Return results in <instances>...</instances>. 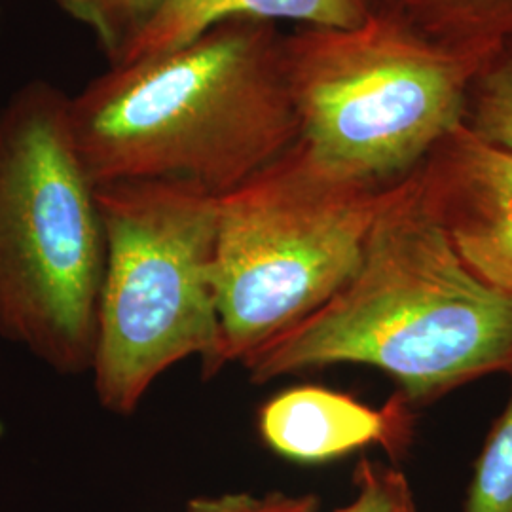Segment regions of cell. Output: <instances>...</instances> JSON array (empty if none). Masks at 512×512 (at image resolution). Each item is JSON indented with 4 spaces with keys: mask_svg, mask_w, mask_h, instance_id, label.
<instances>
[{
    "mask_svg": "<svg viewBox=\"0 0 512 512\" xmlns=\"http://www.w3.org/2000/svg\"><path fill=\"white\" fill-rule=\"evenodd\" d=\"M385 188L336 177L296 143L220 196L211 380L317 310L357 270Z\"/></svg>",
    "mask_w": 512,
    "mask_h": 512,
    "instance_id": "cell-6",
    "label": "cell"
},
{
    "mask_svg": "<svg viewBox=\"0 0 512 512\" xmlns=\"http://www.w3.org/2000/svg\"><path fill=\"white\" fill-rule=\"evenodd\" d=\"M338 365L382 370L410 404L511 372L512 296L461 262L416 171L385 190L348 281L241 361L256 385Z\"/></svg>",
    "mask_w": 512,
    "mask_h": 512,
    "instance_id": "cell-1",
    "label": "cell"
},
{
    "mask_svg": "<svg viewBox=\"0 0 512 512\" xmlns=\"http://www.w3.org/2000/svg\"><path fill=\"white\" fill-rule=\"evenodd\" d=\"M503 48H507V50H509V52H511V54H512V40H511V42H507V44H505V46H503Z\"/></svg>",
    "mask_w": 512,
    "mask_h": 512,
    "instance_id": "cell-16",
    "label": "cell"
},
{
    "mask_svg": "<svg viewBox=\"0 0 512 512\" xmlns=\"http://www.w3.org/2000/svg\"><path fill=\"white\" fill-rule=\"evenodd\" d=\"M410 403L395 395L372 408L348 393L298 385L277 393L258 412V433L283 458L323 463L378 444L399 458L412 439Z\"/></svg>",
    "mask_w": 512,
    "mask_h": 512,
    "instance_id": "cell-8",
    "label": "cell"
},
{
    "mask_svg": "<svg viewBox=\"0 0 512 512\" xmlns=\"http://www.w3.org/2000/svg\"><path fill=\"white\" fill-rule=\"evenodd\" d=\"M421 200L461 262L512 296V152L459 124L416 169Z\"/></svg>",
    "mask_w": 512,
    "mask_h": 512,
    "instance_id": "cell-7",
    "label": "cell"
},
{
    "mask_svg": "<svg viewBox=\"0 0 512 512\" xmlns=\"http://www.w3.org/2000/svg\"><path fill=\"white\" fill-rule=\"evenodd\" d=\"M463 126L512 152V54L507 48L495 52L475 74L467 92Z\"/></svg>",
    "mask_w": 512,
    "mask_h": 512,
    "instance_id": "cell-11",
    "label": "cell"
},
{
    "mask_svg": "<svg viewBox=\"0 0 512 512\" xmlns=\"http://www.w3.org/2000/svg\"><path fill=\"white\" fill-rule=\"evenodd\" d=\"M315 495H202L186 503L183 512H317Z\"/></svg>",
    "mask_w": 512,
    "mask_h": 512,
    "instance_id": "cell-15",
    "label": "cell"
},
{
    "mask_svg": "<svg viewBox=\"0 0 512 512\" xmlns=\"http://www.w3.org/2000/svg\"><path fill=\"white\" fill-rule=\"evenodd\" d=\"M277 23L228 19L165 54L110 65L69 99L95 186L181 181L224 196L298 141Z\"/></svg>",
    "mask_w": 512,
    "mask_h": 512,
    "instance_id": "cell-2",
    "label": "cell"
},
{
    "mask_svg": "<svg viewBox=\"0 0 512 512\" xmlns=\"http://www.w3.org/2000/svg\"><path fill=\"white\" fill-rule=\"evenodd\" d=\"M285 67L298 145L336 177L385 188L412 175L463 124L492 55L459 54L374 10L353 27H296Z\"/></svg>",
    "mask_w": 512,
    "mask_h": 512,
    "instance_id": "cell-4",
    "label": "cell"
},
{
    "mask_svg": "<svg viewBox=\"0 0 512 512\" xmlns=\"http://www.w3.org/2000/svg\"><path fill=\"white\" fill-rule=\"evenodd\" d=\"M57 8L88 27L101 52L114 63L158 12L164 0H54Z\"/></svg>",
    "mask_w": 512,
    "mask_h": 512,
    "instance_id": "cell-12",
    "label": "cell"
},
{
    "mask_svg": "<svg viewBox=\"0 0 512 512\" xmlns=\"http://www.w3.org/2000/svg\"><path fill=\"white\" fill-rule=\"evenodd\" d=\"M465 512H512V385L509 403L476 459Z\"/></svg>",
    "mask_w": 512,
    "mask_h": 512,
    "instance_id": "cell-13",
    "label": "cell"
},
{
    "mask_svg": "<svg viewBox=\"0 0 512 512\" xmlns=\"http://www.w3.org/2000/svg\"><path fill=\"white\" fill-rule=\"evenodd\" d=\"M95 196L105 270L90 374L97 403L131 416L167 370L203 366L217 348L220 196L181 181L101 184Z\"/></svg>",
    "mask_w": 512,
    "mask_h": 512,
    "instance_id": "cell-5",
    "label": "cell"
},
{
    "mask_svg": "<svg viewBox=\"0 0 512 512\" xmlns=\"http://www.w3.org/2000/svg\"><path fill=\"white\" fill-rule=\"evenodd\" d=\"M353 482L355 497L336 512H418L406 476L389 465L363 459Z\"/></svg>",
    "mask_w": 512,
    "mask_h": 512,
    "instance_id": "cell-14",
    "label": "cell"
},
{
    "mask_svg": "<svg viewBox=\"0 0 512 512\" xmlns=\"http://www.w3.org/2000/svg\"><path fill=\"white\" fill-rule=\"evenodd\" d=\"M368 14V0H164L147 27L110 65L171 52L228 19L344 29L359 25Z\"/></svg>",
    "mask_w": 512,
    "mask_h": 512,
    "instance_id": "cell-9",
    "label": "cell"
},
{
    "mask_svg": "<svg viewBox=\"0 0 512 512\" xmlns=\"http://www.w3.org/2000/svg\"><path fill=\"white\" fill-rule=\"evenodd\" d=\"M69 99L37 78L0 107V338L76 376L92 370L105 232Z\"/></svg>",
    "mask_w": 512,
    "mask_h": 512,
    "instance_id": "cell-3",
    "label": "cell"
},
{
    "mask_svg": "<svg viewBox=\"0 0 512 512\" xmlns=\"http://www.w3.org/2000/svg\"><path fill=\"white\" fill-rule=\"evenodd\" d=\"M370 10L459 54L494 55L512 40V0H368Z\"/></svg>",
    "mask_w": 512,
    "mask_h": 512,
    "instance_id": "cell-10",
    "label": "cell"
}]
</instances>
